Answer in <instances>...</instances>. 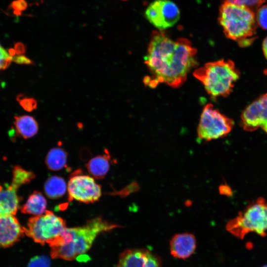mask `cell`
<instances>
[{"instance_id": "cell-10", "label": "cell", "mask_w": 267, "mask_h": 267, "mask_svg": "<svg viewBox=\"0 0 267 267\" xmlns=\"http://www.w3.org/2000/svg\"><path fill=\"white\" fill-rule=\"evenodd\" d=\"M241 119V126L245 131L251 132L261 128L267 134V92L244 110Z\"/></svg>"}, {"instance_id": "cell-24", "label": "cell", "mask_w": 267, "mask_h": 267, "mask_svg": "<svg viewBox=\"0 0 267 267\" xmlns=\"http://www.w3.org/2000/svg\"><path fill=\"white\" fill-rule=\"evenodd\" d=\"M18 101L21 106L27 111H32L37 107V101L33 98L23 96L18 97Z\"/></svg>"}, {"instance_id": "cell-13", "label": "cell", "mask_w": 267, "mask_h": 267, "mask_svg": "<svg viewBox=\"0 0 267 267\" xmlns=\"http://www.w3.org/2000/svg\"><path fill=\"white\" fill-rule=\"evenodd\" d=\"M196 247L195 237L189 233L177 234L172 237L170 242L171 255L178 259L188 258L194 252Z\"/></svg>"}, {"instance_id": "cell-9", "label": "cell", "mask_w": 267, "mask_h": 267, "mask_svg": "<svg viewBox=\"0 0 267 267\" xmlns=\"http://www.w3.org/2000/svg\"><path fill=\"white\" fill-rule=\"evenodd\" d=\"M68 200H75L85 203L96 201L101 195L100 185L92 177L83 175H73L67 184Z\"/></svg>"}, {"instance_id": "cell-25", "label": "cell", "mask_w": 267, "mask_h": 267, "mask_svg": "<svg viewBox=\"0 0 267 267\" xmlns=\"http://www.w3.org/2000/svg\"><path fill=\"white\" fill-rule=\"evenodd\" d=\"M50 261L44 256H37L31 259L28 267H49Z\"/></svg>"}, {"instance_id": "cell-19", "label": "cell", "mask_w": 267, "mask_h": 267, "mask_svg": "<svg viewBox=\"0 0 267 267\" xmlns=\"http://www.w3.org/2000/svg\"><path fill=\"white\" fill-rule=\"evenodd\" d=\"M66 162V153L60 148L51 149L45 158L46 166L52 171H58L63 169L65 167Z\"/></svg>"}, {"instance_id": "cell-14", "label": "cell", "mask_w": 267, "mask_h": 267, "mask_svg": "<svg viewBox=\"0 0 267 267\" xmlns=\"http://www.w3.org/2000/svg\"><path fill=\"white\" fill-rule=\"evenodd\" d=\"M17 189L11 184H0V216L16 214L20 201Z\"/></svg>"}, {"instance_id": "cell-23", "label": "cell", "mask_w": 267, "mask_h": 267, "mask_svg": "<svg viewBox=\"0 0 267 267\" xmlns=\"http://www.w3.org/2000/svg\"><path fill=\"white\" fill-rule=\"evenodd\" d=\"M257 10L255 15L257 24L267 30V4L261 6Z\"/></svg>"}, {"instance_id": "cell-28", "label": "cell", "mask_w": 267, "mask_h": 267, "mask_svg": "<svg viewBox=\"0 0 267 267\" xmlns=\"http://www.w3.org/2000/svg\"><path fill=\"white\" fill-rule=\"evenodd\" d=\"M262 267H267V265H264V266H263Z\"/></svg>"}, {"instance_id": "cell-17", "label": "cell", "mask_w": 267, "mask_h": 267, "mask_svg": "<svg viewBox=\"0 0 267 267\" xmlns=\"http://www.w3.org/2000/svg\"><path fill=\"white\" fill-rule=\"evenodd\" d=\"M110 156L108 154L95 156L87 164L89 173L94 178H103L108 173L110 167Z\"/></svg>"}, {"instance_id": "cell-29", "label": "cell", "mask_w": 267, "mask_h": 267, "mask_svg": "<svg viewBox=\"0 0 267 267\" xmlns=\"http://www.w3.org/2000/svg\"></svg>"}, {"instance_id": "cell-8", "label": "cell", "mask_w": 267, "mask_h": 267, "mask_svg": "<svg viewBox=\"0 0 267 267\" xmlns=\"http://www.w3.org/2000/svg\"><path fill=\"white\" fill-rule=\"evenodd\" d=\"M145 15L153 26L162 30L177 22L180 12L177 5L169 0H156L148 5Z\"/></svg>"}, {"instance_id": "cell-5", "label": "cell", "mask_w": 267, "mask_h": 267, "mask_svg": "<svg viewBox=\"0 0 267 267\" xmlns=\"http://www.w3.org/2000/svg\"><path fill=\"white\" fill-rule=\"evenodd\" d=\"M226 229L232 235L243 239L246 234L255 232L264 236L267 231V201L259 198L239 213L226 224Z\"/></svg>"}, {"instance_id": "cell-18", "label": "cell", "mask_w": 267, "mask_h": 267, "mask_svg": "<svg viewBox=\"0 0 267 267\" xmlns=\"http://www.w3.org/2000/svg\"><path fill=\"white\" fill-rule=\"evenodd\" d=\"M44 192L46 196L52 199L62 196L66 190L67 185L62 178L52 176L46 181L44 186Z\"/></svg>"}, {"instance_id": "cell-22", "label": "cell", "mask_w": 267, "mask_h": 267, "mask_svg": "<svg viewBox=\"0 0 267 267\" xmlns=\"http://www.w3.org/2000/svg\"><path fill=\"white\" fill-rule=\"evenodd\" d=\"M266 0H223L224 2L247 6L254 11L262 5Z\"/></svg>"}, {"instance_id": "cell-11", "label": "cell", "mask_w": 267, "mask_h": 267, "mask_svg": "<svg viewBox=\"0 0 267 267\" xmlns=\"http://www.w3.org/2000/svg\"><path fill=\"white\" fill-rule=\"evenodd\" d=\"M116 267H162L160 259L144 249H128L120 256Z\"/></svg>"}, {"instance_id": "cell-20", "label": "cell", "mask_w": 267, "mask_h": 267, "mask_svg": "<svg viewBox=\"0 0 267 267\" xmlns=\"http://www.w3.org/2000/svg\"><path fill=\"white\" fill-rule=\"evenodd\" d=\"M35 177V174L19 166H15L12 171L11 184L18 188L22 185L29 183Z\"/></svg>"}, {"instance_id": "cell-15", "label": "cell", "mask_w": 267, "mask_h": 267, "mask_svg": "<svg viewBox=\"0 0 267 267\" xmlns=\"http://www.w3.org/2000/svg\"><path fill=\"white\" fill-rule=\"evenodd\" d=\"M14 125L17 134L25 139L34 136L38 131L37 122L29 115L15 116Z\"/></svg>"}, {"instance_id": "cell-27", "label": "cell", "mask_w": 267, "mask_h": 267, "mask_svg": "<svg viewBox=\"0 0 267 267\" xmlns=\"http://www.w3.org/2000/svg\"><path fill=\"white\" fill-rule=\"evenodd\" d=\"M262 47L264 54L267 59V37L263 41Z\"/></svg>"}, {"instance_id": "cell-16", "label": "cell", "mask_w": 267, "mask_h": 267, "mask_svg": "<svg viewBox=\"0 0 267 267\" xmlns=\"http://www.w3.org/2000/svg\"><path fill=\"white\" fill-rule=\"evenodd\" d=\"M46 200L43 194L40 191H35L23 205L21 212L35 216L41 215L46 211Z\"/></svg>"}, {"instance_id": "cell-3", "label": "cell", "mask_w": 267, "mask_h": 267, "mask_svg": "<svg viewBox=\"0 0 267 267\" xmlns=\"http://www.w3.org/2000/svg\"><path fill=\"white\" fill-rule=\"evenodd\" d=\"M219 22L225 36L240 46H249L255 39L256 15L247 6L224 2L220 8Z\"/></svg>"}, {"instance_id": "cell-21", "label": "cell", "mask_w": 267, "mask_h": 267, "mask_svg": "<svg viewBox=\"0 0 267 267\" xmlns=\"http://www.w3.org/2000/svg\"><path fill=\"white\" fill-rule=\"evenodd\" d=\"M19 55L15 49L13 52L8 51L0 43V71L6 69L12 62H16Z\"/></svg>"}, {"instance_id": "cell-26", "label": "cell", "mask_w": 267, "mask_h": 267, "mask_svg": "<svg viewBox=\"0 0 267 267\" xmlns=\"http://www.w3.org/2000/svg\"><path fill=\"white\" fill-rule=\"evenodd\" d=\"M26 7L27 3L25 0H15L10 5L13 13L17 16L20 15Z\"/></svg>"}, {"instance_id": "cell-2", "label": "cell", "mask_w": 267, "mask_h": 267, "mask_svg": "<svg viewBox=\"0 0 267 267\" xmlns=\"http://www.w3.org/2000/svg\"><path fill=\"white\" fill-rule=\"evenodd\" d=\"M96 217L89 220L85 225L66 228L60 236L48 245L53 259L71 261L86 253L100 233L120 227Z\"/></svg>"}, {"instance_id": "cell-6", "label": "cell", "mask_w": 267, "mask_h": 267, "mask_svg": "<svg viewBox=\"0 0 267 267\" xmlns=\"http://www.w3.org/2000/svg\"><path fill=\"white\" fill-rule=\"evenodd\" d=\"M66 228L65 221L46 210L41 215L30 218L24 233L38 243L50 244L61 236Z\"/></svg>"}, {"instance_id": "cell-12", "label": "cell", "mask_w": 267, "mask_h": 267, "mask_svg": "<svg viewBox=\"0 0 267 267\" xmlns=\"http://www.w3.org/2000/svg\"><path fill=\"white\" fill-rule=\"evenodd\" d=\"M24 228L14 215L0 216V247H9L23 235Z\"/></svg>"}, {"instance_id": "cell-1", "label": "cell", "mask_w": 267, "mask_h": 267, "mask_svg": "<svg viewBox=\"0 0 267 267\" xmlns=\"http://www.w3.org/2000/svg\"><path fill=\"white\" fill-rule=\"evenodd\" d=\"M196 49L188 39L174 41L162 31H154L144 57L150 73L144 78L145 85L155 88L163 83L174 88L179 87L196 66Z\"/></svg>"}, {"instance_id": "cell-4", "label": "cell", "mask_w": 267, "mask_h": 267, "mask_svg": "<svg viewBox=\"0 0 267 267\" xmlns=\"http://www.w3.org/2000/svg\"><path fill=\"white\" fill-rule=\"evenodd\" d=\"M212 97H226L232 92L240 72L230 60L221 59L206 63L193 72Z\"/></svg>"}, {"instance_id": "cell-7", "label": "cell", "mask_w": 267, "mask_h": 267, "mask_svg": "<svg viewBox=\"0 0 267 267\" xmlns=\"http://www.w3.org/2000/svg\"><path fill=\"white\" fill-rule=\"evenodd\" d=\"M233 121L208 103L203 109L197 127V136L201 140L210 141L226 135L232 130Z\"/></svg>"}]
</instances>
